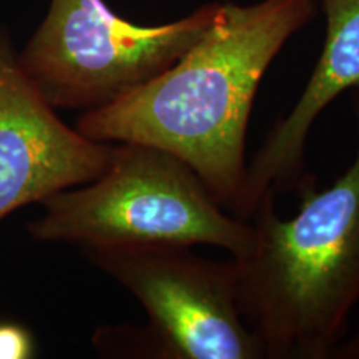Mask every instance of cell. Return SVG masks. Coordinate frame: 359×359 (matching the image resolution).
<instances>
[{
	"label": "cell",
	"mask_w": 359,
	"mask_h": 359,
	"mask_svg": "<svg viewBox=\"0 0 359 359\" xmlns=\"http://www.w3.org/2000/svg\"><path fill=\"white\" fill-rule=\"evenodd\" d=\"M316 0L222 2L206 34L175 64L77 130L95 142L161 148L195 170L226 212L248 219L246 133L259 83L286 42L316 17Z\"/></svg>",
	"instance_id": "1"
},
{
	"label": "cell",
	"mask_w": 359,
	"mask_h": 359,
	"mask_svg": "<svg viewBox=\"0 0 359 359\" xmlns=\"http://www.w3.org/2000/svg\"><path fill=\"white\" fill-rule=\"evenodd\" d=\"M354 161L326 190L311 180L293 218L276 212V193L251 215L253 240L236 263L238 306L264 359H331L359 303V87Z\"/></svg>",
	"instance_id": "2"
},
{
	"label": "cell",
	"mask_w": 359,
	"mask_h": 359,
	"mask_svg": "<svg viewBox=\"0 0 359 359\" xmlns=\"http://www.w3.org/2000/svg\"><path fill=\"white\" fill-rule=\"evenodd\" d=\"M34 236L87 248L215 246L243 257L253 240L250 219L223 208L185 161L161 148L122 142L110 167L80 190L45 198Z\"/></svg>",
	"instance_id": "3"
},
{
	"label": "cell",
	"mask_w": 359,
	"mask_h": 359,
	"mask_svg": "<svg viewBox=\"0 0 359 359\" xmlns=\"http://www.w3.org/2000/svg\"><path fill=\"white\" fill-rule=\"evenodd\" d=\"M222 2L161 25H138L105 0H50L17 60L52 107L95 110L170 69L217 19Z\"/></svg>",
	"instance_id": "4"
},
{
	"label": "cell",
	"mask_w": 359,
	"mask_h": 359,
	"mask_svg": "<svg viewBox=\"0 0 359 359\" xmlns=\"http://www.w3.org/2000/svg\"><path fill=\"white\" fill-rule=\"evenodd\" d=\"M88 250L145 308L156 358L264 359L238 306L233 258L215 262L185 246Z\"/></svg>",
	"instance_id": "5"
},
{
	"label": "cell",
	"mask_w": 359,
	"mask_h": 359,
	"mask_svg": "<svg viewBox=\"0 0 359 359\" xmlns=\"http://www.w3.org/2000/svg\"><path fill=\"white\" fill-rule=\"evenodd\" d=\"M114 145L87 138L53 114L0 29V219L20 206L90 183Z\"/></svg>",
	"instance_id": "6"
},
{
	"label": "cell",
	"mask_w": 359,
	"mask_h": 359,
	"mask_svg": "<svg viewBox=\"0 0 359 359\" xmlns=\"http://www.w3.org/2000/svg\"><path fill=\"white\" fill-rule=\"evenodd\" d=\"M326 19L321 55L288 114L269 130L246 177L248 219L268 191H290L311 182L306 143L314 122L339 95L359 87V0H320Z\"/></svg>",
	"instance_id": "7"
},
{
	"label": "cell",
	"mask_w": 359,
	"mask_h": 359,
	"mask_svg": "<svg viewBox=\"0 0 359 359\" xmlns=\"http://www.w3.org/2000/svg\"><path fill=\"white\" fill-rule=\"evenodd\" d=\"M32 346L24 330L17 326L0 327V359H25Z\"/></svg>",
	"instance_id": "8"
},
{
	"label": "cell",
	"mask_w": 359,
	"mask_h": 359,
	"mask_svg": "<svg viewBox=\"0 0 359 359\" xmlns=\"http://www.w3.org/2000/svg\"><path fill=\"white\" fill-rule=\"evenodd\" d=\"M331 359H359V326L334 348Z\"/></svg>",
	"instance_id": "9"
}]
</instances>
